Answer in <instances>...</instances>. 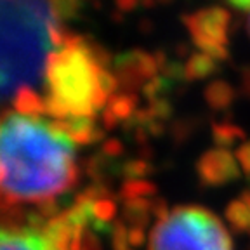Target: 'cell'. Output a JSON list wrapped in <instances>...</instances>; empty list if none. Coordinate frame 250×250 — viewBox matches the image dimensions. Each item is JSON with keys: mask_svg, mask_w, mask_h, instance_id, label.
Wrapping results in <instances>:
<instances>
[{"mask_svg": "<svg viewBox=\"0 0 250 250\" xmlns=\"http://www.w3.org/2000/svg\"><path fill=\"white\" fill-rule=\"evenodd\" d=\"M139 109V96L132 92H117L106 104V111L113 115L118 122H129Z\"/></svg>", "mask_w": 250, "mask_h": 250, "instance_id": "12", "label": "cell"}, {"mask_svg": "<svg viewBox=\"0 0 250 250\" xmlns=\"http://www.w3.org/2000/svg\"><path fill=\"white\" fill-rule=\"evenodd\" d=\"M130 247H141L145 243V229L143 228H130L129 229Z\"/></svg>", "mask_w": 250, "mask_h": 250, "instance_id": "25", "label": "cell"}, {"mask_svg": "<svg viewBox=\"0 0 250 250\" xmlns=\"http://www.w3.org/2000/svg\"><path fill=\"white\" fill-rule=\"evenodd\" d=\"M240 200H243V202H245L247 205L250 207V191H249V189H245V191L242 193V198H240Z\"/></svg>", "mask_w": 250, "mask_h": 250, "instance_id": "29", "label": "cell"}, {"mask_svg": "<svg viewBox=\"0 0 250 250\" xmlns=\"http://www.w3.org/2000/svg\"><path fill=\"white\" fill-rule=\"evenodd\" d=\"M101 66L94 59L89 37L66 33L45 64V96L64 108L68 117H96L109 99L99 89Z\"/></svg>", "mask_w": 250, "mask_h": 250, "instance_id": "3", "label": "cell"}, {"mask_svg": "<svg viewBox=\"0 0 250 250\" xmlns=\"http://www.w3.org/2000/svg\"><path fill=\"white\" fill-rule=\"evenodd\" d=\"M59 26L49 0H0V99L45 75Z\"/></svg>", "mask_w": 250, "mask_h": 250, "instance_id": "2", "label": "cell"}, {"mask_svg": "<svg viewBox=\"0 0 250 250\" xmlns=\"http://www.w3.org/2000/svg\"><path fill=\"white\" fill-rule=\"evenodd\" d=\"M228 4L243 12H250V0H228Z\"/></svg>", "mask_w": 250, "mask_h": 250, "instance_id": "27", "label": "cell"}, {"mask_svg": "<svg viewBox=\"0 0 250 250\" xmlns=\"http://www.w3.org/2000/svg\"><path fill=\"white\" fill-rule=\"evenodd\" d=\"M149 250H233L223 221L200 205H179L155 224Z\"/></svg>", "mask_w": 250, "mask_h": 250, "instance_id": "4", "label": "cell"}, {"mask_svg": "<svg viewBox=\"0 0 250 250\" xmlns=\"http://www.w3.org/2000/svg\"><path fill=\"white\" fill-rule=\"evenodd\" d=\"M203 98L208 108L214 111H224L228 109L236 99V90L229 82L224 80H212L210 83L205 85L203 89Z\"/></svg>", "mask_w": 250, "mask_h": 250, "instance_id": "10", "label": "cell"}, {"mask_svg": "<svg viewBox=\"0 0 250 250\" xmlns=\"http://www.w3.org/2000/svg\"><path fill=\"white\" fill-rule=\"evenodd\" d=\"M125 153V148L118 139H106L101 146V155H104L106 158H117Z\"/></svg>", "mask_w": 250, "mask_h": 250, "instance_id": "23", "label": "cell"}, {"mask_svg": "<svg viewBox=\"0 0 250 250\" xmlns=\"http://www.w3.org/2000/svg\"><path fill=\"white\" fill-rule=\"evenodd\" d=\"M245 137V130L240 125L229 124V122H215L212 125V139L217 145V148L228 149L240 141H243Z\"/></svg>", "mask_w": 250, "mask_h": 250, "instance_id": "14", "label": "cell"}, {"mask_svg": "<svg viewBox=\"0 0 250 250\" xmlns=\"http://www.w3.org/2000/svg\"><path fill=\"white\" fill-rule=\"evenodd\" d=\"M115 5H117V9L120 12L127 14V12H132L139 7L141 0H115Z\"/></svg>", "mask_w": 250, "mask_h": 250, "instance_id": "26", "label": "cell"}, {"mask_svg": "<svg viewBox=\"0 0 250 250\" xmlns=\"http://www.w3.org/2000/svg\"><path fill=\"white\" fill-rule=\"evenodd\" d=\"M109 240L113 250H129V229L125 221H113L111 231H109Z\"/></svg>", "mask_w": 250, "mask_h": 250, "instance_id": "20", "label": "cell"}, {"mask_svg": "<svg viewBox=\"0 0 250 250\" xmlns=\"http://www.w3.org/2000/svg\"><path fill=\"white\" fill-rule=\"evenodd\" d=\"M183 23L200 52H205L215 61L229 59L228 35H229L231 14L226 9L219 5L198 9L191 14L183 16Z\"/></svg>", "mask_w": 250, "mask_h": 250, "instance_id": "5", "label": "cell"}, {"mask_svg": "<svg viewBox=\"0 0 250 250\" xmlns=\"http://www.w3.org/2000/svg\"><path fill=\"white\" fill-rule=\"evenodd\" d=\"M52 16L59 23L75 21L80 18L83 11V0H49Z\"/></svg>", "mask_w": 250, "mask_h": 250, "instance_id": "17", "label": "cell"}, {"mask_svg": "<svg viewBox=\"0 0 250 250\" xmlns=\"http://www.w3.org/2000/svg\"><path fill=\"white\" fill-rule=\"evenodd\" d=\"M153 172V165L146 158H132L120 165V174L125 176V181L143 179Z\"/></svg>", "mask_w": 250, "mask_h": 250, "instance_id": "18", "label": "cell"}, {"mask_svg": "<svg viewBox=\"0 0 250 250\" xmlns=\"http://www.w3.org/2000/svg\"><path fill=\"white\" fill-rule=\"evenodd\" d=\"M219 71V61L210 58L205 52H193L188 56L184 62V78L188 82H196V80H205Z\"/></svg>", "mask_w": 250, "mask_h": 250, "instance_id": "11", "label": "cell"}, {"mask_svg": "<svg viewBox=\"0 0 250 250\" xmlns=\"http://www.w3.org/2000/svg\"><path fill=\"white\" fill-rule=\"evenodd\" d=\"M35 210L45 219L47 223L61 214V212H59V203L56 198H47V200H42V202L35 203Z\"/></svg>", "mask_w": 250, "mask_h": 250, "instance_id": "22", "label": "cell"}, {"mask_svg": "<svg viewBox=\"0 0 250 250\" xmlns=\"http://www.w3.org/2000/svg\"><path fill=\"white\" fill-rule=\"evenodd\" d=\"M224 215L234 231L238 233L250 231V207L243 200H233L228 203V207L224 208Z\"/></svg>", "mask_w": 250, "mask_h": 250, "instance_id": "15", "label": "cell"}, {"mask_svg": "<svg viewBox=\"0 0 250 250\" xmlns=\"http://www.w3.org/2000/svg\"><path fill=\"white\" fill-rule=\"evenodd\" d=\"M92 212H94V219H96V221L104 223V224H111V221H113L115 215H117V203L111 198L98 200V202L94 203Z\"/></svg>", "mask_w": 250, "mask_h": 250, "instance_id": "19", "label": "cell"}, {"mask_svg": "<svg viewBox=\"0 0 250 250\" xmlns=\"http://www.w3.org/2000/svg\"><path fill=\"white\" fill-rule=\"evenodd\" d=\"M153 217V203L148 198L129 200L124 205V219L125 223L132 224V228H143L145 229Z\"/></svg>", "mask_w": 250, "mask_h": 250, "instance_id": "13", "label": "cell"}, {"mask_svg": "<svg viewBox=\"0 0 250 250\" xmlns=\"http://www.w3.org/2000/svg\"><path fill=\"white\" fill-rule=\"evenodd\" d=\"M12 106H14L18 115L26 118H35V120H40V117L45 113L43 98H40L39 94L28 85L16 90Z\"/></svg>", "mask_w": 250, "mask_h": 250, "instance_id": "9", "label": "cell"}, {"mask_svg": "<svg viewBox=\"0 0 250 250\" xmlns=\"http://www.w3.org/2000/svg\"><path fill=\"white\" fill-rule=\"evenodd\" d=\"M196 177L205 188L226 186L240 177V164L229 149L212 148L205 151L195 165Z\"/></svg>", "mask_w": 250, "mask_h": 250, "instance_id": "7", "label": "cell"}, {"mask_svg": "<svg viewBox=\"0 0 250 250\" xmlns=\"http://www.w3.org/2000/svg\"><path fill=\"white\" fill-rule=\"evenodd\" d=\"M0 193L14 202L39 203L70 191L80 179L75 145L49 129L47 122L4 113L0 125Z\"/></svg>", "mask_w": 250, "mask_h": 250, "instance_id": "1", "label": "cell"}, {"mask_svg": "<svg viewBox=\"0 0 250 250\" xmlns=\"http://www.w3.org/2000/svg\"><path fill=\"white\" fill-rule=\"evenodd\" d=\"M113 73L124 92L137 94L149 80L160 75V68L155 54L143 49H132L115 56Z\"/></svg>", "mask_w": 250, "mask_h": 250, "instance_id": "6", "label": "cell"}, {"mask_svg": "<svg viewBox=\"0 0 250 250\" xmlns=\"http://www.w3.org/2000/svg\"><path fill=\"white\" fill-rule=\"evenodd\" d=\"M236 160H238L240 167L243 168V172L250 177V141L243 143V145L236 149Z\"/></svg>", "mask_w": 250, "mask_h": 250, "instance_id": "24", "label": "cell"}, {"mask_svg": "<svg viewBox=\"0 0 250 250\" xmlns=\"http://www.w3.org/2000/svg\"><path fill=\"white\" fill-rule=\"evenodd\" d=\"M249 33H250V20H249Z\"/></svg>", "mask_w": 250, "mask_h": 250, "instance_id": "31", "label": "cell"}, {"mask_svg": "<svg viewBox=\"0 0 250 250\" xmlns=\"http://www.w3.org/2000/svg\"><path fill=\"white\" fill-rule=\"evenodd\" d=\"M47 125L52 132L68 137L73 145H96L104 139V129L96 125L92 117H70L66 120L47 122Z\"/></svg>", "mask_w": 250, "mask_h": 250, "instance_id": "8", "label": "cell"}, {"mask_svg": "<svg viewBox=\"0 0 250 250\" xmlns=\"http://www.w3.org/2000/svg\"><path fill=\"white\" fill-rule=\"evenodd\" d=\"M156 193H158V188L153 183L145 179H130L125 181L120 186V191H118V196H120L124 202H129V200H137V198H148V196H153L155 198Z\"/></svg>", "mask_w": 250, "mask_h": 250, "instance_id": "16", "label": "cell"}, {"mask_svg": "<svg viewBox=\"0 0 250 250\" xmlns=\"http://www.w3.org/2000/svg\"><path fill=\"white\" fill-rule=\"evenodd\" d=\"M146 108L149 109V113L153 115V118L164 122V124L172 117V111H174V106L168 101V98H160V99H155V101H149V104Z\"/></svg>", "mask_w": 250, "mask_h": 250, "instance_id": "21", "label": "cell"}, {"mask_svg": "<svg viewBox=\"0 0 250 250\" xmlns=\"http://www.w3.org/2000/svg\"><path fill=\"white\" fill-rule=\"evenodd\" d=\"M156 4H170L172 0H155Z\"/></svg>", "mask_w": 250, "mask_h": 250, "instance_id": "30", "label": "cell"}, {"mask_svg": "<svg viewBox=\"0 0 250 250\" xmlns=\"http://www.w3.org/2000/svg\"><path fill=\"white\" fill-rule=\"evenodd\" d=\"M242 87H243V92L247 94L250 98V68H247L243 71V77H242Z\"/></svg>", "mask_w": 250, "mask_h": 250, "instance_id": "28", "label": "cell"}]
</instances>
